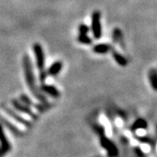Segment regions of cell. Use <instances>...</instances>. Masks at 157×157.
I'll return each instance as SVG.
<instances>
[{"instance_id":"cell-3","label":"cell","mask_w":157,"mask_h":157,"mask_svg":"<svg viewBox=\"0 0 157 157\" xmlns=\"http://www.w3.org/2000/svg\"><path fill=\"white\" fill-rule=\"evenodd\" d=\"M0 113H1V116L5 118V119H8V120H10V121H11L10 123L12 124V125H14L18 130H20V131H25V127L24 126V125H22L21 123H19L16 119H12L10 116H9V114H7V113H5L4 111H2V110H0Z\"/></svg>"},{"instance_id":"cell-5","label":"cell","mask_w":157,"mask_h":157,"mask_svg":"<svg viewBox=\"0 0 157 157\" xmlns=\"http://www.w3.org/2000/svg\"><path fill=\"white\" fill-rule=\"evenodd\" d=\"M147 127H148V124H147L146 120L145 119H142V118H139V119L136 120V122L132 126V129H133V131H136V130L146 129Z\"/></svg>"},{"instance_id":"cell-4","label":"cell","mask_w":157,"mask_h":157,"mask_svg":"<svg viewBox=\"0 0 157 157\" xmlns=\"http://www.w3.org/2000/svg\"><path fill=\"white\" fill-rule=\"evenodd\" d=\"M149 79L151 81V85L153 90L157 91V70L151 69L149 73Z\"/></svg>"},{"instance_id":"cell-8","label":"cell","mask_w":157,"mask_h":157,"mask_svg":"<svg viewBox=\"0 0 157 157\" xmlns=\"http://www.w3.org/2000/svg\"><path fill=\"white\" fill-rule=\"evenodd\" d=\"M80 40H81L82 42H84V43H87V44H90V43L91 42V41L90 40V38H88L87 36H85V35H81Z\"/></svg>"},{"instance_id":"cell-7","label":"cell","mask_w":157,"mask_h":157,"mask_svg":"<svg viewBox=\"0 0 157 157\" xmlns=\"http://www.w3.org/2000/svg\"><path fill=\"white\" fill-rule=\"evenodd\" d=\"M109 47L107 45H98L94 48V51L97 53H105L108 51Z\"/></svg>"},{"instance_id":"cell-6","label":"cell","mask_w":157,"mask_h":157,"mask_svg":"<svg viewBox=\"0 0 157 157\" xmlns=\"http://www.w3.org/2000/svg\"><path fill=\"white\" fill-rule=\"evenodd\" d=\"M113 57H114V59L116 60V62L121 65V66H125L127 65V60L124 58V57L122 55H121L120 53L116 52V51H113Z\"/></svg>"},{"instance_id":"cell-2","label":"cell","mask_w":157,"mask_h":157,"mask_svg":"<svg viewBox=\"0 0 157 157\" xmlns=\"http://www.w3.org/2000/svg\"><path fill=\"white\" fill-rule=\"evenodd\" d=\"M102 145L104 148H105L108 151V154L110 157H116L118 155V150L116 146L114 145L111 141H109L106 138H102Z\"/></svg>"},{"instance_id":"cell-1","label":"cell","mask_w":157,"mask_h":157,"mask_svg":"<svg viewBox=\"0 0 157 157\" xmlns=\"http://www.w3.org/2000/svg\"><path fill=\"white\" fill-rule=\"evenodd\" d=\"M92 31L93 34L96 38L101 37V24H100V13L98 11H95L92 16Z\"/></svg>"}]
</instances>
